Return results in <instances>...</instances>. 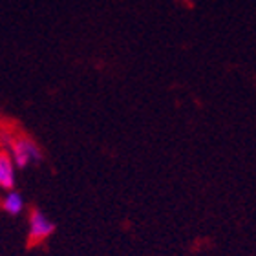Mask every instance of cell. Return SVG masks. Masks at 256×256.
<instances>
[{
    "mask_svg": "<svg viewBox=\"0 0 256 256\" xmlns=\"http://www.w3.org/2000/svg\"><path fill=\"white\" fill-rule=\"evenodd\" d=\"M6 150L10 152L11 160L15 163L16 168H26L30 165L40 163L42 161V152L37 146L35 141L30 138H22V136H6L4 138Z\"/></svg>",
    "mask_w": 256,
    "mask_h": 256,
    "instance_id": "1",
    "label": "cell"
},
{
    "mask_svg": "<svg viewBox=\"0 0 256 256\" xmlns=\"http://www.w3.org/2000/svg\"><path fill=\"white\" fill-rule=\"evenodd\" d=\"M57 224L54 220L48 218V214L42 212L40 208H32V212L28 216V244H42L48 240L50 236H54Z\"/></svg>",
    "mask_w": 256,
    "mask_h": 256,
    "instance_id": "2",
    "label": "cell"
},
{
    "mask_svg": "<svg viewBox=\"0 0 256 256\" xmlns=\"http://www.w3.org/2000/svg\"><path fill=\"white\" fill-rule=\"evenodd\" d=\"M16 182V166L8 150H0V190H13Z\"/></svg>",
    "mask_w": 256,
    "mask_h": 256,
    "instance_id": "3",
    "label": "cell"
},
{
    "mask_svg": "<svg viewBox=\"0 0 256 256\" xmlns=\"http://www.w3.org/2000/svg\"><path fill=\"white\" fill-rule=\"evenodd\" d=\"M0 208L4 210L8 216H20L26 208V202L18 190H8L4 192V196L0 198Z\"/></svg>",
    "mask_w": 256,
    "mask_h": 256,
    "instance_id": "4",
    "label": "cell"
}]
</instances>
